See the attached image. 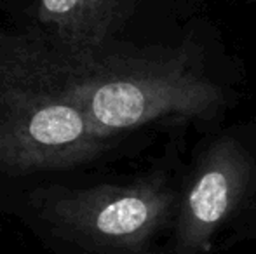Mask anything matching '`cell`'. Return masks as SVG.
<instances>
[{
  "mask_svg": "<svg viewBox=\"0 0 256 254\" xmlns=\"http://www.w3.org/2000/svg\"><path fill=\"white\" fill-rule=\"evenodd\" d=\"M28 131L32 138L42 145H64L80 138L84 120L70 106H48L32 117Z\"/></svg>",
  "mask_w": 256,
  "mask_h": 254,
  "instance_id": "cell-4",
  "label": "cell"
},
{
  "mask_svg": "<svg viewBox=\"0 0 256 254\" xmlns=\"http://www.w3.org/2000/svg\"><path fill=\"white\" fill-rule=\"evenodd\" d=\"M222 105V89L180 61L104 82L91 98L92 115L106 129L140 126L166 115L212 117Z\"/></svg>",
  "mask_w": 256,
  "mask_h": 254,
  "instance_id": "cell-1",
  "label": "cell"
},
{
  "mask_svg": "<svg viewBox=\"0 0 256 254\" xmlns=\"http://www.w3.org/2000/svg\"><path fill=\"white\" fill-rule=\"evenodd\" d=\"M46 9L52 14H66L80 3V0H42Z\"/></svg>",
  "mask_w": 256,
  "mask_h": 254,
  "instance_id": "cell-5",
  "label": "cell"
},
{
  "mask_svg": "<svg viewBox=\"0 0 256 254\" xmlns=\"http://www.w3.org/2000/svg\"><path fill=\"white\" fill-rule=\"evenodd\" d=\"M172 207L174 193L164 185H138L103 195L89 207L86 227L110 248L140 251L168 221Z\"/></svg>",
  "mask_w": 256,
  "mask_h": 254,
  "instance_id": "cell-3",
  "label": "cell"
},
{
  "mask_svg": "<svg viewBox=\"0 0 256 254\" xmlns=\"http://www.w3.org/2000/svg\"><path fill=\"white\" fill-rule=\"evenodd\" d=\"M250 164L234 139H220L204 157L178 211L176 254H208L223 221L240 202Z\"/></svg>",
  "mask_w": 256,
  "mask_h": 254,
  "instance_id": "cell-2",
  "label": "cell"
}]
</instances>
